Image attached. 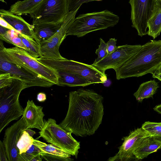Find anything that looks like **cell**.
<instances>
[{
  "mask_svg": "<svg viewBox=\"0 0 161 161\" xmlns=\"http://www.w3.org/2000/svg\"><path fill=\"white\" fill-rule=\"evenodd\" d=\"M103 98L92 90L80 88L69 94L68 109L59 124L77 136L94 134L102 121Z\"/></svg>",
  "mask_w": 161,
  "mask_h": 161,
  "instance_id": "6da1fadb",
  "label": "cell"
},
{
  "mask_svg": "<svg viewBox=\"0 0 161 161\" xmlns=\"http://www.w3.org/2000/svg\"><path fill=\"white\" fill-rule=\"evenodd\" d=\"M118 80L148 73L153 78L161 72V40H151L122 65L114 70Z\"/></svg>",
  "mask_w": 161,
  "mask_h": 161,
  "instance_id": "7a4b0ae2",
  "label": "cell"
},
{
  "mask_svg": "<svg viewBox=\"0 0 161 161\" xmlns=\"http://www.w3.org/2000/svg\"><path fill=\"white\" fill-rule=\"evenodd\" d=\"M24 81L14 78L12 84L0 88V133L11 121L23 115L24 110L19 103L21 92L28 88Z\"/></svg>",
  "mask_w": 161,
  "mask_h": 161,
  "instance_id": "3957f363",
  "label": "cell"
},
{
  "mask_svg": "<svg viewBox=\"0 0 161 161\" xmlns=\"http://www.w3.org/2000/svg\"><path fill=\"white\" fill-rule=\"evenodd\" d=\"M119 19L117 15L106 10L80 14L75 18L66 36L82 37L91 32L113 27Z\"/></svg>",
  "mask_w": 161,
  "mask_h": 161,
  "instance_id": "277c9868",
  "label": "cell"
},
{
  "mask_svg": "<svg viewBox=\"0 0 161 161\" xmlns=\"http://www.w3.org/2000/svg\"><path fill=\"white\" fill-rule=\"evenodd\" d=\"M0 43V59L26 67L57 85L58 75L56 70L42 63L22 48L17 46L6 48Z\"/></svg>",
  "mask_w": 161,
  "mask_h": 161,
  "instance_id": "5b68a950",
  "label": "cell"
},
{
  "mask_svg": "<svg viewBox=\"0 0 161 161\" xmlns=\"http://www.w3.org/2000/svg\"><path fill=\"white\" fill-rule=\"evenodd\" d=\"M37 60L42 63L55 70L75 73L85 78L92 84L104 83L107 80L105 73L89 65L65 58L54 59L39 58Z\"/></svg>",
  "mask_w": 161,
  "mask_h": 161,
  "instance_id": "8992f818",
  "label": "cell"
},
{
  "mask_svg": "<svg viewBox=\"0 0 161 161\" xmlns=\"http://www.w3.org/2000/svg\"><path fill=\"white\" fill-rule=\"evenodd\" d=\"M40 136L47 142L61 148L71 155L77 157L80 142L72 136V133L63 128L54 119L44 120V126L39 132Z\"/></svg>",
  "mask_w": 161,
  "mask_h": 161,
  "instance_id": "52a82bcc",
  "label": "cell"
},
{
  "mask_svg": "<svg viewBox=\"0 0 161 161\" xmlns=\"http://www.w3.org/2000/svg\"><path fill=\"white\" fill-rule=\"evenodd\" d=\"M68 13L67 0H43L30 14L33 25L62 24Z\"/></svg>",
  "mask_w": 161,
  "mask_h": 161,
  "instance_id": "ba28073f",
  "label": "cell"
},
{
  "mask_svg": "<svg viewBox=\"0 0 161 161\" xmlns=\"http://www.w3.org/2000/svg\"><path fill=\"white\" fill-rule=\"evenodd\" d=\"M80 7L76 10L68 12L61 26L57 32L48 39L39 43L41 58L54 59L65 58L59 52V47L67 36L66 32L74 21L76 14Z\"/></svg>",
  "mask_w": 161,
  "mask_h": 161,
  "instance_id": "9c48e42d",
  "label": "cell"
},
{
  "mask_svg": "<svg viewBox=\"0 0 161 161\" xmlns=\"http://www.w3.org/2000/svg\"><path fill=\"white\" fill-rule=\"evenodd\" d=\"M132 26L142 37L147 35L148 23L157 4V0H130Z\"/></svg>",
  "mask_w": 161,
  "mask_h": 161,
  "instance_id": "30bf717a",
  "label": "cell"
},
{
  "mask_svg": "<svg viewBox=\"0 0 161 161\" xmlns=\"http://www.w3.org/2000/svg\"><path fill=\"white\" fill-rule=\"evenodd\" d=\"M0 73H9L14 78L25 82L29 87H50L54 84L29 69L0 59Z\"/></svg>",
  "mask_w": 161,
  "mask_h": 161,
  "instance_id": "8fae6325",
  "label": "cell"
},
{
  "mask_svg": "<svg viewBox=\"0 0 161 161\" xmlns=\"http://www.w3.org/2000/svg\"><path fill=\"white\" fill-rule=\"evenodd\" d=\"M141 46L126 44L117 46L114 51L108 54L102 60L91 65L104 73L108 69L115 70L131 58L139 50Z\"/></svg>",
  "mask_w": 161,
  "mask_h": 161,
  "instance_id": "7c38bea8",
  "label": "cell"
},
{
  "mask_svg": "<svg viewBox=\"0 0 161 161\" xmlns=\"http://www.w3.org/2000/svg\"><path fill=\"white\" fill-rule=\"evenodd\" d=\"M27 129L22 115L19 120L5 130L3 142L8 161H19L20 154L17 144L23 131Z\"/></svg>",
  "mask_w": 161,
  "mask_h": 161,
  "instance_id": "4fadbf2b",
  "label": "cell"
},
{
  "mask_svg": "<svg viewBox=\"0 0 161 161\" xmlns=\"http://www.w3.org/2000/svg\"><path fill=\"white\" fill-rule=\"evenodd\" d=\"M151 136L142 127L131 132L124 138L118 152L108 160L109 161H128L134 157L133 152L146 137Z\"/></svg>",
  "mask_w": 161,
  "mask_h": 161,
  "instance_id": "5bb4252c",
  "label": "cell"
},
{
  "mask_svg": "<svg viewBox=\"0 0 161 161\" xmlns=\"http://www.w3.org/2000/svg\"><path fill=\"white\" fill-rule=\"evenodd\" d=\"M42 109V107L36 105L33 100H28L23 115L27 129L42 130L44 124L45 115Z\"/></svg>",
  "mask_w": 161,
  "mask_h": 161,
  "instance_id": "9a60e30c",
  "label": "cell"
},
{
  "mask_svg": "<svg viewBox=\"0 0 161 161\" xmlns=\"http://www.w3.org/2000/svg\"><path fill=\"white\" fill-rule=\"evenodd\" d=\"M0 17L18 31L34 38L35 26L26 22L20 15L14 14L9 10L2 9L0 10Z\"/></svg>",
  "mask_w": 161,
  "mask_h": 161,
  "instance_id": "2e32d148",
  "label": "cell"
},
{
  "mask_svg": "<svg viewBox=\"0 0 161 161\" xmlns=\"http://www.w3.org/2000/svg\"><path fill=\"white\" fill-rule=\"evenodd\" d=\"M161 148V143L152 136L146 137L133 152L134 157L138 160L147 157L150 154Z\"/></svg>",
  "mask_w": 161,
  "mask_h": 161,
  "instance_id": "e0dca14e",
  "label": "cell"
},
{
  "mask_svg": "<svg viewBox=\"0 0 161 161\" xmlns=\"http://www.w3.org/2000/svg\"><path fill=\"white\" fill-rule=\"evenodd\" d=\"M56 70L58 75L57 85L70 87H84L92 84L85 78L79 75L61 70Z\"/></svg>",
  "mask_w": 161,
  "mask_h": 161,
  "instance_id": "ac0fdd59",
  "label": "cell"
},
{
  "mask_svg": "<svg viewBox=\"0 0 161 161\" xmlns=\"http://www.w3.org/2000/svg\"><path fill=\"white\" fill-rule=\"evenodd\" d=\"M62 24L45 23L35 25L34 39L39 43L48 39L57 32Z\"/></svg>",
  "mask_w": 161,
  "mask_h": 161,
  "instance_id": "d6986e66",
  "label": "cell"
},
{
  "mask_svg": "<svg viewBox=\"0 0 161 161\" xmlns=\"http://www.w3.org/2000/svg\"><path fill=\"white\" fill-rule=\"evenodd\" d=\"M43 0L19 1L12 5L9 11L14 14L21 15L32 13Z\"/></svg>",
  "mask_w": 161,
  "mask_h": 161,
  "instance_id": "ffe728a7",
  "label": "cell"
},
{
  "mask_svg": "<svg viewBox=\"0 0 161 161\" xmlns=\"http://www.w3.org/2000/svg\"><path fill=\"white\" fill-rule=\"evenodd\" d=\"M147 35L155 39L161 31V0H157L154 13L148 23Z\"/></svg>",
  "mask_w": 161,
  "mask_h": 161,
  "instance_id": "44dd1931",
  "label": "cell"
},
{
  "mask_svg": "<svg viewBox=\"0 0 161 161\" xmlns=\"http://www.w3.org/2000/svg\"><path fill=\"white\" fill-rule=\"evenodd\" d=\"M158 87L155 80H150L141 84L133 95L138 102H142L144 99L153 97Z\"/></svg>",
  "mask_w": 161,
  "mask_h": 161,
  "instance_id": "7402d4cb",
  "label": "cell"
},
{
  "mask_svg": "<svg viewBox=\"0 0 161 161\" xmlns=\"http://www.w3.org/2000/svg\"><path fill=\"white\" fill-rule=\"evenodd\" d=\"M22 42L27 49V52L33 57L37 59L42 57L39 43L33 38L19 33Z\"/></svg>",
  "mask_w": 161,
  "mask_h": 161,
  "instance_id": "603a6c76",
  "label": "cell"
},
{
  "mask_svg": "<svg viewBox=\"0 0 161 161\" xmlns=\"http://www.w3.org/2000/svg\"><path fill=\"white\" fill-rule=\"evenodd\" d=\"M33 144L36 145L42 152V153L70 158L71 155L64 150L52 144H47L36 139H34Z\"/></svg>",
  "mask_w": 161,
  "mask_h": 161,
  "instance_id": "cb8c5ba5",
  "label": "cell"
},
{
  "mask_svg": "<svg viewBox=\"0 0 161 161\" xmlns=\"http://www.w3.org/2000/svg\"><path fill=\"white\" fill-rule=\"evenodd\" d=\"M19 33L14 31L9 30L4 34L0 35V39L1 40L22 48L27 51V49L23 43Z\"/></svg>",
  "mask_w": 161,
  "mask_h": 161,
  "instance_id": "d4e9b609",
  "label": "cell"
},
{
  "mask_svg": "<svg viewBox=\"0 0 161 161\" xmlns=\"http://www.w3.org/2000/svg\"><path fill=\"white\" fill-rule=\"evenodd\" d=\"M142 128L161 143V122L147 121L142 124Z\"/></svg>",
  "mask_w": 161,
  "mask_h": 161,
  "instance_id": "484cf974",
  "label": "cell"
},
{
  "mask_svg": "<svg viewBox=\"0 0 161 161\" xmlns=\"http://www.w3.org/2000/svg\"><path fill=\"white\" fill-rule=\"evenodd\" d=\"M34 139L26 130L23 131L17 144L19 154L25 153L28 150L33 144Z\"/></svg>",
  "mask_w": 161,
  "mask_h": 161,
  "instance_id": "4316f807",
  "label": "cell"
},
{
  "mask_svg": "<svg viewBox=\"0 0 161 161\" xmlns=\"http://www.w3.org/2000/svg\"><path fill=\"white\" fill-rule=\"evenodd\" d=\"M42 153V151L33 144L25 152L20 154L19 161H32L35 156Z\"/></svg>",
  "mask_w": 161,
  "mask_h": 161,
  "instance_id": "83f0119b",
  "label": "cell"
},
{
  "mask_svg": "<svg viewBox=\"0 0 161 161\" xmlns=\"http://www.w3.org/2000/svg\"><path fill=\"white\" fill-rule=\"evenodd\" d=\"M100 41L98 48L96 49L95 52L98 57L93 63L94 64L98 62L108 54L106 43L101 38H100Z\"/></svg>",
  "mask_w": 161,
  "mask_h": 161,
  "instance_id": "f1b7e54d",
  "label": "cell"
},
{
  "mask_svg": "<svg viewBox=\"0 0 161 161\" xmlns=\"http://www.w3.org/2000/svg\"><path fill=\"white\" fill-rule=\"evenodd\" d=\"M68 12L76 10L84 3L92 1H101L102 0H67Z\"/></svg>",
  "mask_w": 161,
  "mask_h": 161,
  "instance_id": "f546056e",
  "label": "cell"
},
{
  "mask_svg": "<svg viewBox=\"0 0 161 161\" xmlns=\"http://www.w3.org/2000/svg\"><path fill=\"white\" fill-rule=\"evenodd\" d=\"M14 77L9 73H3L0 74V88L10 85L13 81Z\"/></svg>",
  "mask_w": 161,
  "mask_h": 161,
  "instance_id": "4dcf8cb0",
  "label": "cell"
},
{
  "mask_svg": "<svg viewBox=\"0 0 161 161\" xmlns=\"http://www.w3.org/2000/svg\"><path fill=\"white\" fill-rule=\"evenodd\" d=\"M40 155L44 159L48 161H70L73 160V159L70 158H66L45 153H42L40 154Z\"/></svg>",
  "mask_w": 161,
  "mask_h": 161,
  "instance_id": "1f68e13d",
  "label": "cell"
},
{
  "mask_svg": "<svg viewBox=\"0 0 161 161\" xmlns=\"http://www.w3.org/2000/svg\"><path fill=\"white\" fill-rule=\"evenodd\" d=\"M117 40L114 38H111L106 43L108 54L113 52L117 47L116 46Z\"/></svg>",
  "mask_w": 161,
  "mask_h": 161,
  "instance_id": "d6a6232c",
  "label": "cell"
},
{
  "mask_svg": "<svg viewBox=\"0 0 161 161\" xmlns=\"http://www.w3.org/2000/svg\"><path fill=\"white\" fill-rule=\"evenodd\" d=\"M8 161L4 144L1 141H0V161Z\"/></svg>",
  "mask_w": 161,
  "mask_h": 161,
  "instance_id": "836d02e7",
  "label": "cell"
},
{
  "mask_svg": "<svg viewBox=\"0 0 161 161\" xmlns=\"http://www.w3.org/2000/svg\"><path fill=\"white\" fill-rule=\"evenodd\" d=\"M0 25L8 29L14 31L19 33H20L15 29L7 21L1 17H0Z\"/></svg>",
  "mask_w": 161,
  "mask_h": 161,
  "instance_id": "e575fe53",
  "label": "cell"
},
{
  "mask_svg": "<svg viewBox=\"0 0 161 161\" xmlns=\"http://www.w3.org/2000/svg\"><path fill=\"white\" fill-rule=\"evenodd\" d=\"M46 99V94L43 92L39 93L37 95V100L39 102H44Z\"/></svg>",
  "mask_w": 161,
  "mask_h": 161,
  "instance_id": "d590c367",
  "label": "cell"
},
{
  "mask_svg": "<svg viewBox=\"0 0 161 161\" xmlns=\"http://www.w3.org/2000/svg\"><path fill=\"white\" fill-rule=\"evenodd\" d=\"M9 30L6 28H5L0 25V35H2L8 31Z\"/></svg>",
  "mask_w": 161,
  "mask_h": 161,
  "instance_id": "8d00e7d4",
  "label": "cell"
},
{
  "mask_svg": "<svg viewBox=\"0 0 161 161\" xmlns=\"http://www.w3.org/2000/svg\"><path fill=\"white\" fill-rule=\"evenodd\" d=\"M42 157L40 154H39L35 156L32 159V161H42Z\"/></svg>",
  "mask_w": 161,
  "mask_h": 161,
  "instance_id": "74e56055",
  "label": "cell"
},
{
  "mask_svg": "<svg viewBox=\"0 0 161 161\" xmlns=\"http://www.w3.org/2000/svg\"><path fill=\"white\" fill-rule=\"evenodd\" d=\"M153 110L161 114V104L156 106L153 108Z\"/></svg>",
  "mask_w": 161,
  "mask_h": 161,
  "instance_id": "f35d334b",
  "label": "cell"
},
{
  "mask_svg": "<svg viewBox=\"0 0 161 161\" xmlns=\"http://www.w3.org/2000/svg\"><path fill=\"white\" fill-rule=\"evenodd\" d=\"M25 130L31 136H32L34 135H35L36 134V132L35 131L29 128L26 129Z\"/></svg>",
  "mask_w": 161,
  "mask_h": 161,
  "instance_id": "ab89813d",
  "label": "cell"
},
{
  "mask_svg": "<svg viewBox=\"0 0 161 161\" xmlns=\"http://www.w3.org/2000/svg\"><path fill=\"white\" fill-rule=\"evenodd\" d=\"M154 78H157L161 81V72L155 76Z\"/></svg>",
  "mask_w": 161,
  "mask_h": 161,
  "instance_id": "60d3db41",
  "label": "cell"
}]
</instances>
